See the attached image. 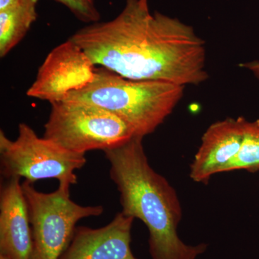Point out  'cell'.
I'll return each mask as SVG.
<instances>
[{
	"mask_svg": "<svg viewBox=\"0 0 259 259\" xmlns=\"http://www.w3.org/2000/svg\"><path fill=\"white\" fill-rule=\"evenodd\" d=\"M70 38L95 66L126 79L186 87L209 78L205 41L179 19L151 13L149 0H125L115 18L90 24Z\"/></svg>",
	"mask_w": 259,
	"mask_h": 259,
	"instance_id": "1",
	"label": "cell"
},
{
	"mask_svg": "<svg viewBox=\"0 0 259 259\" xmlns=\"http://www.w3.org/2000/svg\"><path fill=\"white\" fill-rule=\"evenodd\" d=\"M144 138L134 136L123 144L104 151L110 176L120 193L122 213L139 219L149 232L152 259H197L206 243L186 244L179 237L182 208L176 190L150 165Z\"/></svg>",
	"mask_w": 259,
	"mask_h": 259,
	"instance_id": "2",
	"label": "cell"
},
{
	"mask_svg": "<svg viewBox=\"0 0 259 259\" xmlns=\"http://www.w3.org/2000/svg\"><path fill=\"white\" fill-rule=\"evenodd\" d=\"M185 88L166 81L126 79L97 66L93 81L64 100L101 107L122 119L135 136L144 138L154 133L171 115L183 98Z\"/></svg>",
	"mask_w": 259,
	"mask_h": 259,
	"instance_id": "3",
	"label": "cell"
},
{
	"mask_svg": "<svg viewBox=\"0 0 259 259\" xmlns=\"http://www.w3.org/2000/svg\"><path fill=\"white\" fill-rule=\"evenodd\" d=\"M86 163L84 153L73 152L44 136L39 137L28 124H19L15 141L0 131V163L5 179L24 178L32 184L57 180L59 186L70 189L77 183L76 171Z\"/></svg>",
	"mask_w": 259,
	"mask_h": 259,
	"instance_id": "4",
	"label": "cell"
},
{
	"mask_svg": "<svg viewBox=\"0 0 259 259\" xmlns=\"http://www.w3.org/2000/svg\"><path fill=\"white\" fill-rule=\"evenodd\" d=\"M51 105L44 137L73 152L104 151L135 136L122 119L96 105L65 100Z\"/></svg>",
	"mask_w": 259,
	"mask_h": 259,
	"instance_id": "5",
	"label": "cell"
},
{
	"mask_svg": "<svg viewBox=\"0 0 259 259\" xmlns=\"http://www.w3.org/2000/svg\"><path fill=\"white\" fill-rule=\"evenodd\" d=\"M22 187L29 209L32 238L30 259H59L69 246L76 224L83 218L97 217L101 205L82 206L70 197V189L59 186L50 193L39 192L25 180Z\"/></svg>",
	"mask_w": 259,
	"mask_h": 259,
	"instance_id": "6",
	"label": "cell"
},
{
	"mask_svg": "<svg viewBox=\"0 0 259 259\" xmlns=\"http://www.w3.org/2000/svg\"><path fill=\"white\" fill-rule=\"evenodd\" d=\"M96 70L86 53L69 38L48 54L27 96L50 104L62 101L70 93L90 84Z\"/></svg>",
	"mask_w": 259,
	"mask_h": 259,
	"instance_id": "7",
	"label": "cell"
},
{
	"mask_svg": "<svg viewBox=\"0 0 259 259\" xmlns=\"http://www.w3.org/2000/svg\"><path fill=\"white\" fill-rule=\"evenodd\" d=\"M134 218L119 212L100 228L77 226L59 259H138L131 250Z\"/></svg>",
	"mask_w": 259,
	"mask_h": 259,
	"instance_id": "8",
	"label": "cell"
},
{
	"mask_svg": "<svg viewBox=\"0 0 259 259\" xmlns=\"http://www.w3.org/2000/svg\"><path fill=\"white\" fill-rule=\"evenodd\" d=\"M248 120L243 117L227 118L212 124L202 137V144L190 166L194 182L207 185L213 175L236 156L241 148Z\"/></svg>",
	"mask_w": 259,
	"mask_h": 259,
	"instance_id": "9",
	"label": "cell"
},
{
	"mask_svg": "<svg viewBox=\"0 0 259 259\" xmlns=\"http://www.w3.org/2000/svg\"><path fill=\"white\" fill-rule=\"evenodd\" d=\"M32 250L28 206L20 179H5L0 188V255L30 259Z\"/></svg>",
	"mask_w": 259,
	"mask_h": 259,
	"instance_id": "10",
	"label": "cell"
},
{
	"mask_svg": "<svg viewBox=\"0 0 259 259\" xmlns=\"http://www.w3.org/2000/svg\"><path fill=\"white\" fill-rule=\"evenodd\" d=\"M37 0L0 10V57L5 58L22 41L36 20Z\"/></svg>",
	"mask_w": 259,
	"mask_h": 259,
	"instance_id": "11",
	"label": "cell"
},
{
	"mask_svg": "<svg viewBox=\"0 0 259 259\" xmlns=\"http://www.w3.org/2000/svg\"><path fill=\"white\" fill-rule=\"evenodd\" d=\"M245 170L259 171V119L248 121L239 151L223 168L222 172Z\"/></svg>",
	"mask_w": 259,
	"mask_h": 259,
	"instance_id": "12",
	"label": "cell"
},
{
	"mask_svg": "<svg viewBox=\"0 0 259 259\" xmlns=\"http://www.w3.org/2000/svg\"><path fill=\"white\" fill-rule=\"evenodd\" d=\"M64 5L80 21L94 23L100 21V13L95 0H54Z\"/></svg>",
	"mask_w": 259,
	"mask_h": 259,
	"instance_id": "13",
	"label": "cell"
},
{
	"mask_svg": "<svg viewBox=\"0 0 259 259\" xmlns=\"http://www.w3.org/2000/svg\"><path fill=\"white\" fill-rule=\"evenodd\" d=\"M239 66L251 71L255 77L259 79V61H255L251 62L243 63L239 65Z\"/></svg>",
	"mask_w": 259,
	"mask_h": 259,
	"instance_id": "14",
	"label": "cell"
},
{
	"mask_svg": "<svg viewBox=\"0 0 259 259\" xmlns=\"http://www.w3.org/2000/svg\"><path fill=\"white\" fill-rule=\"evenodd\" d=\"M30 0H0V10L8 9L11 7L23 4Z\"/></svg>",
	"mask_w": 259,
	"mask_h": 259,
	"instance_id": "15",
	"label": "cell"
},
{
	"mask_svg": "<svg viewBox=\"0 0 259 259\" xmlns=\"http://www.w3.org/2000/svg\"><path fill=\"white\" fill-rule=\"evenodd\" d=\"M0 259H12L9 258V257L5 256V255H0Z\"/></svg>",
	"mask_w": 259,
	"mask_h": 259,
	"instance_id": "16",
	"label": "cell"
}]
</instances>
